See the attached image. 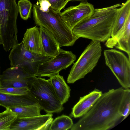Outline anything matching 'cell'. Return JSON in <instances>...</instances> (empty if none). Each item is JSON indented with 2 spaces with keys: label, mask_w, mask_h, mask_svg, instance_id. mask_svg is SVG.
<instances>
[{
  "label": "cell",
  "mask_w": 130,
  "mask_h": 130,
  "mask_svg": "<svg viewBox=\"0 0 130 130\" xmlns=\"http://www.w3.org/2000/svg\"><path fill=\"white\" fill-rule=\"evenodd\" d=\"M124 90L121 87L102 93L91 109L70 129L107 130L113 128L122 117L120 109Z\"/></svg>",
  "instance_id": "1"
},
{
  "label": "cell",
  "mask_w": 130,
  "mask_h": 130,
  "mask_svg": "<svg viewBox=\"0 0 130 130\" xmlns=\"http://www.w3.org/2000/svg\"><path fill=\"white\" fill-rule=\"evenodd\" d=\"M118 4L108 7L94 9L91 17L77 24L73 29V34L78 38L82 37L98 41H106L110 37L113 25L116 19Z\"/></svg>",
  "instance_id": "2"
},
{
  "label": "cell",
  "mask_w": 130,
  "mask_h": 130,
  "mask_svg": "<svg viewBox=\"0 0 130 130\" xmlns=\"http://www.w3.org/2000/svg\"><path fill=\"white\" fill-rule=\"evenodd\" d=\"M39 8L40 6L37 4L33 6V17L35 24L51 32L60 47L73 45L78 38L63 22L60 13L56 12L50 7L47 12L42 11Z\"/></svg>",
  "instance_id": "3"
},
{
  "label": "cell",
  "mask_w": 130,
  "mask_h": 130,
  "mask_svg": "<svg viewBox=\"0 0 130 130\" xmlns=\"http://www.w3.org/2000/svg\"><path fill=\"white\" fill-rule=\"evenodd\" d=\"M19 12L16 0H0V44L7 52L19 43L17 25Z\"/></svg>",
  "instance_id": "4"
},
{
  "label": "cell",
  "mask_w": 130,
  "mask_h": 130,
  "mask_svg": "<svg viewBox=\"0 0 130 130\" xmlns=\"http://www.w3.org/2000/svg\"><path fill=\"white\" fill-rule=\"evenodd\" d=\"M28 88L30 93L46 113H59L64 109L48 79L34 76L29 82Z\"/></svg>",
  "instance_id": "5"
},
{
  "label": "cell",
  "mask_w": 130,
  "mask_h": 130,
  "mask_svg": "<svg viewBox=\"0 0 130 130\" xmlns=\"http://www.w3.org/2000/svg\"><path fill=\"white\" fill-rule=\"evenodd\" d=\"M100 42L92 40L73 64L67 79V83L73 84L92 72L102 55Z\"/></svg>",
  "instance_id": "6"
},
{
  "label": "cell",
  "mask_w": 130,
  "mask_h": 130,
  "mask_svg": "<svg viewBox=\"0 0 130 130\" xmlns=\"http://www.w3.org/2000/svg\"><path fill=\"white\" fill-rule=\"evenodd\" d=\"M9 58L11 67L22 68L29 74L35 76L38 65L51 58L27 50L22 42L12 48Z\"/></svg>",
  "instance_id": "7"
},
{
  "label": "cell",
  "mask_w": 130,
  "mask_h": 130,
  "mask_svg": "<svg viewBox=\"0 0 130 130\" xmlns=\"http://www.w3.org/2000/svg\"><path fill=\"white\" fill-rule=\"evenodd\" d=\"M105 63L124 89L130 87V59L123 53L115 49L105 50Z\"/></svg>",
  "instance_id": "8"
},
{
  "label": "cell",
  "mask_w": 130,
  "mask_h": 130,
  "mask_svg": "<svg viewBox=\"0 0 130 130\" xmlns=\"http://www.w3.org/2000/svg\"><path fill=\"white\" fill-rule=\"evenodd\" d=\"M76 58V55L71 51L60 48L57 55L38 65L35 76L50 78L70 66Z\"/></svg>",
  "instance_id": "9"
},
{
  "label": "cell",
  "mask_w": 130,
  "mask_h": 130,
  "mask_svg": "<svg viewBox=\"0 0 130 130\" xmlns=\"http://www.w3.org/2000/svg\"><path fill=\"white\" fill-rule=\"evenodd\" d=\"M94 9L93 5L87 2H81L77 5L67 8L60 14L63 22L72 31L78 23L91 17Z\"/></svg>",
  "instance_id": "10"
},
{
  "label": "cell",
  "mask_w": 130,
  "mask_h": 130,
  "mask_svg": "<svg viewBox=\"0 0 130 130\" xmlns=\"http://www.w3.org/2000/svg\"><path fill=\"white\" fill-rule=\"evenodd\" d=\"M33 77L22 68L11 67L0 75V87L28 89L29 82Z\"/></svg>",
  "instance_id": "11"
},
{
  "label": "cell",
  "mask_w": 130,
  "mask_h": 130,
  "mask_svg": "<svg viewBox=\"0 0 130 130\" xmlns=\"http://www.w3.org/2000/svg\"><path fill=\"white\" fill-rule=\"evenodd\" d=\"M52 113L17 119L12 124L10 130H48L53 120Z\"/></svg>",
  "instance_id": "12"
},
{
  "label": "cell",
  "mask_w": 130,
  "mask_h": 130,
  "mask_svg": "<svg viewBox=\"0 0 130 130\" xmlns=\"http://www.w3.org/2000/svg\"><path fill=\"white\" fill-rule=\"evenodd\" d=\"M105 45L108 48L115 47L125 52L130 59V15L121 29L114 37L109 38Z\"/></svg>",
  "instance_id": "13"
},
{
  "label": "cell",
  "mask_w": 130,
  "mask_h": 130,
  "mask_svg": "<svg viewBox=\"0 0 130 130\" xmlns=\"http://www.w3.org/2000/svg\"><path fill=\"white\" fill-rule=\"evenodd\" d=\"M102 94L101 91L95 88L88 94L80 97L72 108L70 116L75 118L83 116L91 109Z\"/></svg>",
  "instance_id": "14"
},
{
  "label": "cell",
  "mask_w": 130,
  "mask_h": 130,
  "mask_svg": "<svg viewBox=\"0 0 130 130\" xmlns=\"http://www.w3.org/2000/svg\"><path fill=\"white\" fill-rule=\"evenodd\" d=\"M22 105L36 106L42 108L29 91L27 94L18 96L0 93V106L6 108Z\"/></svg>",
  "instance_id": "15"
},
{
  "label": "cell",
  "mask_w": 130,
  "mask_h": 130,
  "mask_svg": "<svg viewBox=\"0 0 130 130\" xmlns=\"http://www.w3.org/2000/svg\"><path fill=\"white\" fill-rule=\"evenodd\" d=\"M39 26L42 55L50 58L54 57L59 53V44L51 32L43 27Z\"/></svg>",
  "instance_id": "16"
},
{
  "label": "cell",
  "mask_w": 130,
  "mask_h": 130,
  "mask_svg": "<svg viewBox=\"0 0 130 130\" xmlns=\"http://www.w3.org/2000/svg\"><path fill=\"white\" fill-rule=\"evenodd\" d=\"M22 42L25 48L31 52L42 55L43 49L39 28L35 26L27 29Z\"/></svg>",
  "instance_id": "17"
},
{
  "label": "cell",
  "mask_w": 130,
  "mask_h": 130,
  "mask_svg": "<svg viewBox=\"0 0 130 130\" xmlns=\"http://www.w3.org/2000/svg\"><path fill=\"white\" fill-rule=\"evenodd\" d=\"M48 80L61 104L63 105L68 101L70 97L71 89L63 76L58 73Z\"/></svg>",
  "instance_id": "18"
},
{
  "label": "cell",
  "mask_w": 130,
  "mask_h": 130,
  "mask_svg": "<svg viewBox=\"0 0 130 130\" xmlns=\"http://www.w3.org/2000/svg\"><path fill=\"white\" fill-rule=\"evenodd\" d=\"M130 15V0H127L118 8L116 19L113 26L110 37L115 36L121 29L126 19Z\"/></svg>",
  "instance_id": "19"
},
{
  "label": "cell",
  "mask_w": 130,
  "mask_h": 130,
  "mask_svg": "<svg viewBox=\"0 0 130 130\" xmlns=\"http://www.w3.org/2000/svg\"><path fill=\"white\" fill-rule=\"evenodd\" d=\"M10 108L15 113L17 118H24L41 115L40 112L42 109L34 106H19L11 107Z\"/></svg>",
  "instance_id": "20"
},
{
  "label": "cell",
  "mask_w": 130,
  "mask_h": 130,
  "mask_svg": "<svg viewBox=\"0 0 130 130\" xmlns=\"http://www.w3.org/2000/svg\"><path fill=\"white\" fill-rule=\"evenodd\" d=\"M73 124L71 117L62 115L53 120L50 125L49 130H67L70 129Z\"/></svg>",
  "instance_id": "21"
},
{
  "label": "cell",
  "mask_w": 130,
  "mask_h": 130,
  "mask_svg": "<svg viewBox=\"0 0 130 130\" xmlns=\"http://www.w3.org/2000/svg\"><path fill=\"white\" fill-rule=\"evenodd\" d=\"M17 118L16 114L9 108L0 113V130H10L11 125Z\"/></svg>",
  "instance_id": "22"
},
{
  "label": "cell",
  "mask_w": 130,
  "mask_h": 130,
  "mask_svg": "<svg viewBox=\"0 0 130 130\" xmlns=\"http://www.w3.org/2000/svg\"><path fill=\"white\" fill-rule=\"evenodd\" d=\"M120 113L123 117L121 121L125 119L130 113V89H125L124 94L120 108Z\"/></svg>",
  "instance_id": "23"
},
{
  "label": "cell",
  "mask_w": 130,
  "mask_h": 130,
  "mask_svg": "<svg viewBox=\"0 0 130 130\" xmlns=\"http://www.w3.org/2000/svg\"><path fill=\"white\" fill-rule=\"evenodd\" d=\"M17 5L21 18L26 20L30 17L32 3L28 0H20L18 1Z\"/></svg>",
  "instance_id": "24"
},
{
  "label": "cell",
  "mask_w": 130,
  "mask_h": 130,
  "mask_svg": "<svg viewBox=\"0 0 130 130\" xmlns=\"http://www.w3.org/2000/svg\"><path fill=\"white\" fill-rule=\"evenodd\" d=\"M28 89L26 88H19L13 87H0V93L14 95H22L28 94Z\"/></svg>",
  "instance_id": "25"
},
{
  "label": "cell",
  "mask_w": 130,
  "mask_h": 130,
  "mask_svg": "<svg viewBox=\"0 0 130 130\" xmlns=\"http://www.w3.org/2000/svg\"><path fill=\"white\" fill-rule=\"evenodd\" d=\"M51 4L50 8L54 11L60 13V11L65 6L69 0H47Z\"/></svg>",
  "instance_id": "26"
},
{
  "label": "cell",
  "mask_w": 130,
  "mask_h": 130,
  "mask_svg": "<svg viewBox=\"0 0 130 130\" xmlns=\"http://www.w3.org/2000/svg\"><path fill=\"white\" fill-rule=\"evenodd\" d=\"M40 9L42 11L47 12L51 6V4L47 0H39Z\"/></svg>",
  "instance_id": "27"
},
{
  "label": "cell",
  "mask_w": 130,
  "mask_h": 130,
  "mask_svg": "<svg viewBox=\"0 0 130 130\" xmlns=\"http://www.w3.org/2000/svg\"></svg>",
  "instance_id": "28"
},
{
  "label": "cell",
  "mask_w": 130,
  "mask_h": 130,
  "mask_svg": "<svg viewBox=\"0 0 130 130\" xmlns=\"http://www.w3.org/2000/svg\"><path fill=\"white\" fill-rule=\"evenodd\" d=\"M83 0L86 1V0Z\"/></svg>",
  "instance_id": "29"
}]
</instances>
